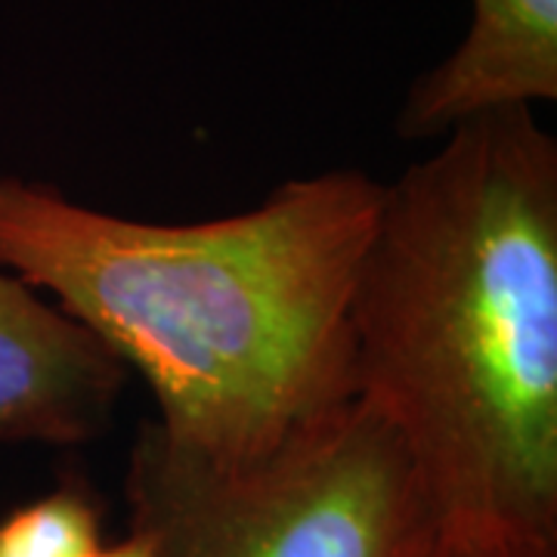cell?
<instances>
[{"mask_svg":"<svg viewBox=\"0 0 557 557\" xmlns=\"http://www.w3.org/2000/svg\"><path fill=\"white\" fill-rule=\"evenodd\" d=\"M471 28L412 84L397 134L424 139L461 121L557 100V0H471Z\"/></svg>","mask_w":557,"mask_h":557,"instance_id":"obj_5","label":"cell"},{"mask_svg":"<svg viewBox=\"0 0 557 557\" xmlns=\"http://www.w3.org/2000/svg\"><path fill=\"white\" fill-rule=\"evenodd\" d=\"M97 557H156L152 555V545H149V539L139 536L131 530V536L119 542V545H106Z\"/></svg>","mask_w":557,"mask_h":557,"instance_id":"obj_8","label":"cell"},{"mask_svg":"<svg viewBox=\"0 0 557 557\" xmlns=\"http://www.w3.org/2000/svg\"><path fill=\"white\" fill-rule=\"evenodd\" d=\"M350 344L446 530L557 545V143L530 106L384 183Z\"/></svg>","mask_w":557,"mask_h":557,"instance_id":"obj_1","label":"cell"},{"mask_svg":"<svg viewBox=\"0 0 557 557\" xmlns=\"http://www.w3.org/2000/svg\"><path fill=\"white\" fill-rule=\"evenodd\" d=\"M434 557H557V545H530L515 539L446 530Z\"/></svg>","mask_w":557,"mask_h":557,"instance_id":"obj_7","label":"cell"},{"mask_svg":"<svg viewBox=\"0 0 557 557\" xmlns=\"http://www.w3.org/2000/svg\"><path fill=\"white\" fill-rule=\"evenodd\" d=\"M381 199L329 171L233 218L143 223L0 177V267L143 375L171 449L233 468L357 399L350 295Z\"/></svg>","mask_w":557,"mask_h":557,"instance_id":"obj_2","label":"cell"},{"mask_svg":"<svg viewBox=\"0 0 557 557\" xmlns=\"http://www.w3.org/2000/svg\"><path fill=\"white\" fill-rule=\"evenodd\" d=\"M102 548L100 505L78 483L0 520V557H97Z\"/></svg>","mask_w":557,"mask_h":557,"instance_id":"obj_6","label":"cell"},{"mask_svg":"<svg viewBox=\"0 0 557 557\" xmlns=\"http://www.w3.org/2000/svg\"><path fill=\"white\" fill-rule=\"evenodd\" d=\"M124 490L156 557H434L446 533L416 458L359 399L233 468L146 424Z\"/></svg>","mask_w":557,"mask_h":557,"instance_id":"obj_3","label":"cell"},{"mask_svg":"<svg viewBox=\"0 0 557 557\" xmlns=\"http://www.w3.org/2000/svg\"><path fill=\"white\" fill-rule=\"evenodd\" d=\"M124 381V362L90 329L0 267V440L100 437Z\"/></svg>","mask_w":557,"mask_h":557,"instance_id":"obj_4","label":"cell"}]
</instances>
